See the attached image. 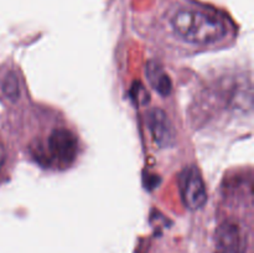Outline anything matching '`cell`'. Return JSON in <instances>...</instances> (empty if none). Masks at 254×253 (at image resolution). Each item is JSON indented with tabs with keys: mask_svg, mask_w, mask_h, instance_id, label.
Masks as SVG:
<instances>
[{
	"mask_svg": "<svg viewBox=\"0 0 254 253\" xmlns=\"http://www.w3.org/2000/svg\"><path fill=\"white\" fill-rule=\"evenodd\" d=\"M170 25L176 36L186 44L196 46L215 45L228 34L227 22L223 16L198 5L178 7L171 15Z\"/></svg>",
	"mask_w": 254,
	"mask_h": 253,
	"instance_id": "cell-1",
	"label": "cell"
},
{
	"mask_svg": "<svg viewBox=\"0 0 254 253\" xmlns=\"http://www.w3.org/2000/svg\"><path fill=\"white\" fill-rule=\"evenodd\" d=\"M0 92L9 102H15L20 97V83L14 71H7L0 79Z\"/></svg>",
	"mask_w": 254,
	"mask_h": 253,
	"instance_id": "cell-7",
	"label": "cell"
},
{
	"mask_svg": "<svg viewBox=\"0 0 254 253\" xmlns=\"http://www.w3.org/2000/svg\"><path fill=\"white\" fill-rule=\"evenodd\" d=\"M180 189L185 205L191 210H198L207 200L205 183L197 169H186L180 178Z\"/></svg>",
	"mask_w": 254,
	"mask_h": 253,
	"instance_id": "cell-3",
	"label": "cell"
},
{
	"mask_svg": "<svg viewBox=\"0 0 254 253\" xmlns=\"http://www.w3.org/2000/svg\"><path fill=\"white\" fill-rule=\"evenodd\" d=\"M5 159H6V153H5V148L1 143H0V174H1L2 168H4Z\"/></svg>",
	"mask_w": 254,
	"mask_h": 253,
	"instance_id": "cell-8",
	"label": "cell"
},
{
	"mask_svg": "<svg viewBox=\"0 0 254 253\" xmlns=\"http://www.w3.org/2000/svg\"><path fill=\"white\" fill-rule=\"evenodd\" d=\"M145 72L149 83L151 84V87H153L159 94H161V96L164 97L170 94L171 88H173L171 79L169 78V76L165 73V71H164L158 63H155V62H149V63L146 64Z\"/></svg>",
	"mask_w": 254,
	"mask_h": 253,
	"instance_id": "cell-6",
	"label": "cell"
},
{
	"mask_svg": "<svg viewBox=\"0 0 254 253\" xmlns=\"http://www.w3.org/2000/svg\"><path fill=\"white\" fill-rule=\"evenodd\" d=\"M215 253H245V240L237 225L225 222L217 228Z\"/></svg>",
	"mask_w": 254,
	"mask_h": 253,
	"instance_id": "cell-4",
	"label": "cell"
},
{
	"mask_svg": "<svg viewBox=\"0 0 254 253\" xmlns=\"http://www.w3.org/2000/svg\"><path fill=\"white\" fill-rule=\"evenodd\" d=\"M148 126L158 145L169 146L173 144L175 134L165 112L161 109H153L148 116Z\"/></svg>",
	"mask_w": 254,
	"mask_h": 253,
	"instance_id": "cell-5",
	"label": "cell"
},
{
	"mask_svg": "<svg viewBox=\"0 0 254 253\" xmlns=\"http://www.w3.org/2000/svg\"><path fill=\"white\" fill-rule=\"evenodd\" d=\"M78 143L69 129L56 128L50 133L46 141L47 158L59 166L71 165L77 155Z\"/></svg>",
	"mask_w": 254,
	"mask_h": 253,
	"instance_id": "cell-2",
	"label": "cell"
}]
</instances>
